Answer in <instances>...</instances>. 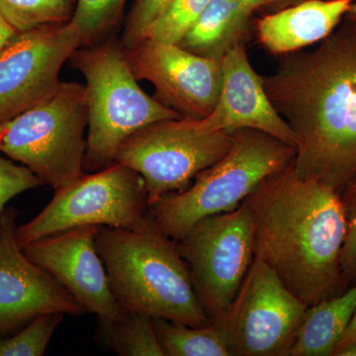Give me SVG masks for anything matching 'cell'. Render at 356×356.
Masks as SVG:
<instances>
[{"label": "cell", "instance_id": "3957f363", "mask_svg": "<svg viewBox=\"0 0 356 356\" xmlns=\"http://www.w3.org/2000/svg\"><path fill=\"white\" fill-rule=\"evenodd\" d=\"M95 245L123 310L192 327L210 324L177 242L153 218L135 229L99 227Z\"/></svg>", "mask_w": 356, "mask_h": 356}, {"label": "cell", "instance_id": "4dcf8cb0", "mask_svg": "<svg viewBox=\"0 0 356 356\" xmlns=\"http://www.w3.org/2000/svg\"><path fill=\"white\" fill-rule=\"evenodd\" d=\"M332 356H356V343L339 348Z\"/></svg>", "mask_w": 356, "mask_h": 356}, {"label": "cell", "instance_id": "603a6c76", "mask_svg": "<svg viewBox=\"0 0 356 356\" xmlns=\"http://www.w3.org/2000/svg\"><path fill=\"white\" fill-rule=\"evenodd\" d=\"M65 314L37 316L19 331L0 339V356H42Z\"/></svg>", "mask_w": 356, "mask_h": 356}, {"label": "cell", "instance_id": "ba28073f", "mask_svg": "<svg viewBox=\"0 0 356 356\" xmlns=\"http://www.w3.org/2000/svg\"><path fill=\"white\" fill-rule=\"evenodd\" d=\"M177 245L211 323L222 324L254 261V225L247 202L200 220Z\"/></svg>", "mask_w": 356, "mask_h": 356}, {"label": "cell", "instance_id": "5bb4252c", "mask_svg": "<svg viewBox=\"0 0 356 356\" xmlns=\"http://www.w3.org/2000/svg\"><path fill=\"white\" fill-rule=\"evenodd\" d=\"M98 226L76 227L44 236L23 248L25 254L98 318H112L123 309L110 288L95 245Z\"/></svg>", "mask_w": 356, "mask_h": 356}, {"label": "cell", "instance_id": "1f68e13d", "mask_svg": "<svg viewBox=\"0 0 356 356\" xmlns=\"http://www.w3.org/2000/svg\"><path fill=\"white\" fill-rule=\"evenodd\" d=\"M346 16H348V19L356 22V1H353V3H351L350 10H348Z\"/></svg>", "mask_w": 356, "mask_h": 356}, {"label": "cell", "instance_id": "6da1fadb", "mask_svg": "<svg viewBox=\"0 0 356 356\" xmlns=\"http://www.w3.org/2000/svg\"><path fill=\"white\" fill-rule=\"evenodd\" d=\"M261 79L296 136L295 172L341 195L356 175V22L348 19L315 50L287 54Z\"/></svg>", "mask_w": 356, "mask_h": 356}, {"label": "cell", "instance_id": "44dd1931", "mask_svg": "<svg viewBox=\"0 0 356 356\" xmlns=\"http://www.w3.org/2000/svg\"><path fill=\"white\" fill-rule=\"evenodd\" d=\"M76 0H0V15L16 32L70 22Z\"/></svg>", "mask_w": 356, "mask_h": 356}, {"label": "cell", "instance_id": "f546056e", "mask_svg": "<svg viewBox=\"0 0 356 356\" xmlns=\"http://www.w3.org/2000/svg\"><path fill=\"white\" fill-rule=\"evenodd\" d=\"M16 33L17 32L13 29V26L9 24V23L0 15V51H2V49L6 47L9 40L13 38Z\"/></svg>", "mask_w": 356, "mask_h": 356}, {"label": "cell", "instance_id": "9c48e42d", "mask_svg": "<svg viewBox=\"0 0 356 356\" xmlns=\"http://www.w3.org/2000/svg\"><path fill=\"white\" fill-rule=\"evenodd\" d=\"M232 133L208 132L195 119L161 121L124 143L115 163L144 178L149 207L163 196L184 191L231 147Z\"/></svg>", "mask_w": 356, "mask_h": 356}, {"label": "cell", "instance_id": "7402d4cb", "mask_svg": "<svg viewBox=\"0 0 356 356\" xmlns=\"http://www.w3.org/2000/svg\"><path fill=\"white\" fill-rule=\"evenodd\" d=\"M211 0H172L145 30L142 39L179 44Z\"/></svg>", "mask_w": 356, "mask_h": 356}, {"label": "cell", "instance_id": "30bf717a", "mask_svg": "<svg viewBox=\"0 0 356 356\" xmlns=\"http://www.w3.org/2000/svg\"><path fill=\"white\" fill-rule=\"evenodd\" d=\"M309 307L264 262H252L222 325L232 356H287Z\"/></svg>", "mask_w": 356, "mask_h": 356}, {"label": "cell", "instance_id": "ac0fdd59", "mask_svg": "<svg viewBox=\"0 0 356 356\" xmlns=\"http://www.w3.org/2000/svg\"><path fill=\"white\" fill-rule=\"evenodd\" d=\"M245 26L241 24L234 0H211L180 47L201 57L220 60L241 41Z\"/></svg>", "mask_w": 356, "mask_h": 356}, {"label": "cell", "instance_id": "d6a6232c", "mask_svg": "<svg viewBox=\"0 0 356 356\" xmlns=\"http://www.w3.org/2000/svg\"><path fill=\"white\" fill-rule=\"evenodd\" d=\"M290 1H295V0H266L264 6H268V4L287 3V2Z\"/></svg>", "mask_w": 356, "mask_h": 356}, {"label": "cell", "instance_id": "cb8c5ba5", "mask_svg": "<svg viewBox=\"0 0 356 356\" xmlns=\"http://www.w3.org/2000/svg\"><path fill=\"white\" fill-rule=\"evenodd\" d=\"M126 0H76L70 23L74 26L81 44H90L116 25Z\"/></svg>", "mask_w": 356, "mask_h": 356}, {"label": "cell", "instance_id": "52a82bcc", "mask_svg": "<svg viewBox=\"0 0 356 356\" xmlns=\"http://www.w3.org/2000/svg\"><path fill=\"white\" fill-rule=\"evenodd\" d=\"M151 218L144 178L133 168L115 163L99 172H84L56 189L39 215L17 227L18 242L24 248L76 227L135 229Z\"/></svg>", "mask_w": 356, "mask_h": 356}, {"label": "cell", "instance_id": "7a4b0ae2", "mask_svg": "<svg viewBox=\"0 0 356 356\" xmlns=\"http://www.w3.org/2000/svg\"><path fill=\"white\" fill-rule=\"evenodd\" d=\"M254 225V259L311 307L348 289L341 270L346 221L341 195L304 179L291 165L245 199Z\"/></svg>", "mask_w": 356, "mask_h": 356}, {"label": "cell", "instance_id": "9a60e30c", "mask_svg": "<svg viewBox=\"0 0 356 356\" xmlns=\"http://www.w3.org/2000/svg\"><path fill=\"white\" fill-rule=\"evenodd\" d=\"M222 88L216 106L199 125L208 132L254 129L296 147V136L267 95L242 41L222 58Z\"/></svg>", "mask_w": 356, "mask_h": 356}, {"label": "cell", "instance_id": "4316f807", "mask_svg": "<svg viewBox=\"0 0 356 356\" xmlns=\"http://www.w3.org/2000/svg\"><path fill=\"white\" fill-rule=\"evenodd\" d=\"M172 0H137L128 16L122 38V48L129 49L139 43L147 26L161 13Z\"/></svg>", "mask_w": 356, "mask_h": 356}, {"label": "cell", "instance_id": "e0dca14e", "mask_svg": "<svg viewBox=\"0 0 356 356\" xmlns=\"http://www.w3.org/2000/svg\"><path fill=\"white\" fill-rule=\"evenodd\" d=\"M356 312V282L309 307L287 356H332Z\"/></svg>", "mask_w": 356, "mask_h": 356}, {"label": "cell", "instance_id": "ffe728a7", "mask_svg": "<svg viewBox=\"0 0 356 356\" xmlns=\"http://www.w3.org/2000/svg\"><path fill=\"white\" fill-rule=\"evenodd\" d=\"M153 318L165 356H232L228 336L221 325L192 327Z\"/></svg>", "mask_w": 356, "mask_h": 356}, {"label": "cell", "instance_id": "2e32d148", "mask_svg": "<svg viewBox=\"0 0 356 356\" xmlns=\"http://www.w3.org/2000/svg\"><path fill=\"white\" fill-rule=\"evenodd\" d=\"M355 0H306L268 14L257 22L262 46L275 55L298 51L327 38Z\"/></svg>", "mask_w": 356, "mask_h": 356}, {"label": "cell", "instance_id": "5b68a950", "mask_svg": "<svg viewBox=\"0 0 356 356\" xmlns=\"http://www.w3.org/2000/svg\"><path fill=\"white\" fill-rule=\"evenodd\" d=\"M72 58L86 81L84 172H99L113 165L124 143L147 126L184 118L140 88L125 51L116 42L77 50Z\"/></svg>", "mask_w": 356, "mask_h": 356}, {"label": "cell", "instance_id": "4fadbf2b", "mask_svg": "<svg viewBox=\"0 0 356 356\" xmlns=\"http://www.w3.org/2000/svg\"><path fill=\"white\" fill-rule=\"evenodd\" d=\"M17 210L0 214V339L19 331L37 316H81L86 309L25 254L17 238Z\"/></svg>", "mask_w": 356, "mask_h": 356}, {"label": "cell", "instance_id": "83f0119b", "mask_svg": "<svg viewBox=\"0 0 356 356\" xmlns=\"http://www.w3.org/2000/svg\"><path fill=\"white\" fill-rule=\"evenodd\" d=\"M235 1L236 17L243 26L247 25L250 14L255 9L266 4V0H234Z\"/></svg>", "mask_w": 356, "mask_h": 356}, {"label": "cell", "instance_id": "d4e9b609", "mask_svg": "<svg viewBox=\"0 0 356 356\" xmlns=\"http://www.w3.org/2000/svg\"><path fill=\"white\" fill-rule=\"evenodd\" d=\"M346 221V235L341 250V270L346 286L356 282V175L341 193Z\"/></svg>", "mask_w": 356, "mask_h": 356}, {"label": "cell", "instance_id": "8fae6325", "mask_svg": "<svg viewBox=\"0 0 356 356\" xmlns=\"http://www.w3.org/2000/svg\"><path fill=\"white\" fill-rule=\"evenodd\" d=\"M81 44L70 21L16 33L0 51V124L50 96Z\"/></svg>", "mask_w": 356, "mask_h": 356}, {"label": "cell", "instance_id": "277c9868", "mask_svg": "<svg viewBox=\"0 0 356 356\" xmlns=\"http://www.w3.org/2000/svg\"><path fill=\"white\" fill-rule=\"evenodd\" d=\"M296 147L254 129L232 132L228 153L199 173L184 191L159 199L149 214L177 242L200 220L236 209L270 175L288 168Z\"/></svg>", "mask_w": 356, "mask_h": 356}, {"label": "cell", "instance_id": "f1b7e54d", "mask_svg": "<svg viewBox=\"0 0 356 356\" xmlns=\"http://www.w3.org/2000/svg\"><path fill=\"white\" fill-rule=\"evenodd\" d=\"M353 343H356V312L355 316H353V320H351L350 324L348 325V329L346 330L341 339H339L334 353H336L337 350H339V348Z\"/></svg>", "mask_w": 356, "mask_h": 356}, {"label": "cell", "instance_id": "8992f818", "mask_svg": "<svg viewBox=\"0 0 356 356\" xmlns=\"http://www.w3.org/2000/svg\"><path fill=\"white\" fill-rule=\"evenodd\" d=\"M86 126V86L60 83L43 102L0 124V153L56 191L84 173Z\"/></svg>", "mask_w": 356, "mask_h": 356}, {"label": "cell", "instance_id": "7c38bea8", "mask_svg": "<svg viewBox=\"0 0 356 356\" xmlns=\"http://www.w3.org/2000/svg\"><path fill=\"white\" fill-rule=\"evenodd\" d=\"M123 50L136 79L153 83L159 102L184 118L212 113L221 92L222 62L152 39Z\"/></svg>", "mask_w": 356, "mask_h": 356}, {"label": "cell", "instance_id": "d6986e66", "mask_svg": "<svg viewBox=\"0 0 356 356\" xmlns=\"http://www.w3.org/2000/svg\"><path fill=\"white\" fill-rule=\"evenodd\" d=\"M95 341L121 356H165L154 318L136 312L122 310L115 318H98Z\"/></svg>", "mask_w": 356, "mask_h": 356}, {"label": "cell", "instance_id": "484cf974", "mask_svg": "<svg viewBox=\"0 0 356 356\" xmlns=\"http://www.w3.org/2000/svg\"><path fill=\"white\" fill-rule=\"evenodd\" d=\"M42 185L43 182L29 168L16 165L13 159L0 153V214L11 199Z\"/></svg>", "mask_w": 356, "mask_h": 356}]
</instances>
